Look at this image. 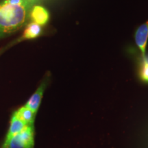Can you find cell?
Listing matches in <instances>:
<instances>
[{
    "mask_svg": "<svg viewBox=\"0 0 148 148\" xmlns=\"http://www.w3.org/2000/svg\"><path fill=\"white\" fill-rule=\"evenodd\" d=\"M34 2L14 5L3 0L0 3V38L14 32L25 23Z\"/></svg>",
    "mask_w": 148,
    "mask_h": 148,
    "instance_id": "1",
    "label": "cell"
},
{
    "mask_svg": "<svg viewBox=\"0 0 148 148\" xmlns=\"http://www.w3.org/2000/svg\"><path fill=\"white\" fill-rule=\"evenodd\" d=\"M148 39V21L142 24L135 33V42L139 48L143 58L145 57V49Z\"/></svg>",
    "mask_w": 148,
    "mask_h": 148,
    "instance_id": "2",
    "label": "cell"
},
{
    "mask_svg": "<svg viewBox=\"0 0 148 148\" xmlns=\"http://www.w3.org/2000/svg\"><path fill=\"white\" fill-rule=\"evenodd\" d=\"M27 126V125L25 123H23L21 120H20L15 115L12 114L10 120V127L8 129V133L6 134V137H5L3 144L8 143L11 138L13 137L14 136H15L16 134H18V133L22 132Z\"/></svg>",
    "mask_w": 148,
    "mask_h": 148,
    "instance_id": "3",
    "label": "cell"
},
{
    "mask_svg": "<svg viewBox=\"0 0 148 148\" xmlns=\"http://www.w3.org/2000/svg\"><path fill=\"white\" fill-rule=\"evenodd\" d=\"M45 86V83L42 82L39 86V87L37 88L34 93L31 96L29 100L27 101L26 104H25V106L28 107L29 109H31L35 113H36L40 106Z\"/></svg>",
    "mask_w": 148,
    "mask_h": 148,
    "instance_id": "4",
    "label": "cell"
},
{
    "mask_svg": "<svg viewBox=\"0 0 148 148\" xmlns=\"http://www.w3.org/2000/svg\"><path fill=\"white\" fill-rule=\"evenodd\" d=\"M32 21L38 25H43L49 19V13L45 8L40 5H35L30 13Z\"/></svg>",
    "mask_w": 148,
    "mask_h": 148,
    "instance_id": "5",
    "label": "cell"
},
{
    "mask_svg": "<svg viewBox=\"0 0 148 148\" xmlns=\"http://www.w3.org/2000/svg\"><path fill=\"white\" fill-rule=\"evenodd\" d=\"M13 114L20 120H21L27 125H34L36 113L26 106H22L18 108L14 112Z\"/></svg>",
    "mask_w": 148,
    "mask_h": 148,
    "instance_id": "6",
    "label": "cell"
},
{
    "mask_svg": "<svg viewBox=\"0 0 148 148\" xmlns=\"http://www.w3.org/2000/svg\"><path fill=\"white\" fill-rule=\"evenodd\" d=\"M18 136L27 148L34 147V125H27L22 132L18 133Z\"/></svg>",
    "mask_w": 148,
    "mask_h": 148,
    "instance_id": "7",
    "label": "cell"
},
{
    "mask_svg": "<svg viewBox=\"0 0 148 148\" xmlns=\"http://www.w3.org/2000/svg\"><path fill=\"white\" fill-rule=\"evenodd\" d=\"M40 33H41V27L40 25L32 22L29 23L25 28L23 34V38L26 39L34 38L39 36Z\"/></svg>",
    "mask_w": 148,
    "mask_h": 148,
    "instance_id": "8",
    "label": "cell"
},
{
    "mask_svg": "<svg viewBox=\"0 0 148 148\" xmlns=\"http://www.w3.org/2000/svg\"><path fill=\"white\" fill-rule=\"evenodd\" d=\"M139 77L142 81L148 82V63L145 58H142L139 68Z\"/></svg>",
    "mask_w": 148,
    "mask_h": 148,
    "instance_id": "9",
    "label": "cell"
},
{
    "mask_svg": "<svg viewBox=\"0 0 148 148\" xmlns=\"http://www.w3.org/2000/svg\"><path fill=\"white\" fill-rule=\"evenodd\" d=\"M143 58H145V60H146V62H147V63H148V56H145V57H144Z\"/></svg>",
    "mask_w": 148,
    "mask_h": 148,
    "instance_id": "10",
    "label": "cell"
}]
</instances>
